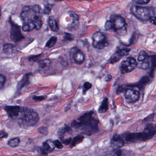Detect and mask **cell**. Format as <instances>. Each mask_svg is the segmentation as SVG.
Returning a JSON list of instances; mask_svg holds the SVG:
<instances>
[{"mask_svg": "<svg viewBox=\"0 0 156 156\" xmlns=\"http://www.w3.org/2000/svg\"><path fill=\"white\" fill-rule=\"evenodd\" d=\"M43 13L44 12L39 5L24 7L21 14L23 23V30L30 32L34 30L41 29L43 25Z\"/></svg>", "mask_w": 156, "mask_h": 156, "instance_id": "1", "label": "cell"}, {"mask_svg": "<svg viewBox=\"0 0 156 156\" xmlns=\"http://www.w3.org/2000/svg\"><path fill=\"white\" fill-rule=\"evenodd\" d=\"M99 121L94 111L86 112L76 120L71 123V126L76 129L81 130L84 134L91 136L98 131Z\"/></svg>", "mask_w": 156, "mask_h": 156, "instance_id": "2", "label": "cell"}, {"mask_svg": "<svg viewBox=\"0 0 156 156\" xmlns=\"http://www.w3.org/2000/svg\"><path fill=\"white\" fill-rule=\"evenodd\" d=\"M39 120V115L34 109L26 107L21 108L18 116V122L21 126H33L37 124Z\"/></svg>", "mask_w": 156, "mask_h": 156, "instance_id": "3", "label": "cell"}, {"mask_svg": "<svg viewBox=\"0 0 156 156\" xmlns=\"http://www.w3.org/2000/svg\"><path fill=\"white\" fill-rule=\"evenodd\" d=\"M132 14L138 20L142 21L150 20L154 16L155 9L152 7H143L133 5L130 9Z\"/></svg>", "mask_w": 156, "mask_h": 156, "instance_id": "4", "label": "cell"}, {"mask_svg": "<svg viewBox=\"0 0 156 156\" xmlns=\"http://www.w3.org/2000/svg\"><path fill=\"white\" fill-rule=\"evenodd\" d=\"M110 20L113 23L114 32L119 34L124 35L126 33V23L125 19L119 15H111Z\"/></svg>", "mask_w": 156, "mask_h": 156, "instance_id": "5", "label": "cell"}, {"mask_svg": "<svg viewBox=\"0 0 156 156\" xmlns=\"http://www.w3.org/2000/svg\"><path fill=\"white\" fill-rule=\"evenodd\" d=\"M73 133L71 128L67 125H65L62 127L61 128L58 130V136L62 142L65 145H69L72 141L71 137Z\"/></svg>", "mask_w": 156, "mask_h": 156, "instance_id": "6", "label": "cell"}, {"mask_svg": "<svg viewBox=\"0 0 156 156\" xmlns=\"http://www.w3.org/2000/svg\"><path fill=\"white\" fill-rule=\"evenodd\" d=\"M93 46L96 49L102 50L108 45L106 38L102 33L98 32L94 34L92 37Z\"/></svg>", "mask_w": 156, "mask_h": 156, "instance_id": "7", "label": "cell"}, {"mask_svg": "<svg viewBox=\"0 0 156 156\" xmlns=\"http://www.w3.org/2000/svg\"><path fill=\"white\" fill-rule=\"evenodd\" d=\"M137 66L136 61L133 57H128L122 62L120 71L122 73H129L133 71Z\"/></svg>", "mask_w": 156, "mask_h": 156, "instance_id": "8", "label": "cell"}, {"mask_svg": "<svg viewBox=\"0 0 156 156\" xmlns=\"http://www.w3.org/2000/svg\"><path fill=\"white\" fill-rule=\"evenodd\" d=\"M125 140L127 142H137L146 141L149 140L148 136L144 131L140 133H133L127 134L125 137Z\"/></svg>", "mask_w": 156, "mask_h": 156, "instance_id": "9", "label": "cell"}, {"mask_svg": "<svg viewBox=\"0 0 156 156\" xmlns=\"http://www.w3.org/2000/svg\"><path fill=\"white\" fill-rule=\"evenodd\" d=\"M70 55L74 62L78 65L82 64L85 60L84 55L77 47H73L71 49Z\"/></svg>", "mask_w": 156, "mask_h": 156, "instance_id": "10", "label": "cell"}, {"mask_svg": "<svg viewBox=\"0 0 156 156\" xmlns=\"http://www.w3.org/2000/svg\"><path fill=\"white\" fill-rule=\"evenodd\" d=\"M11 39L14 42L17 43L24 39V37L21 32L20 28L17 24H14L11 21Z\"/></svg>", "mask_w": 156, "mask_h": 156, "instance_id": "11", "label": "cell"}, {"mask_svg": "<svg viewBox=\"0 0 156 156\" xmlns=\"http://www.w3.org/2000/svg\"><path fill=\"white\" fill-rule=\"evenodd\" d=\"M55 147L54 141L51 139L46 140L43 143L42 146L40 148V152L41 154L46 155L52 152Z\"/></svg>", "mask_w": 156, "mask_h": 156, "instance_id": "12", "label": "cell"}, {"mask_svg": "<svg viewBox=\"0 0 156 156\" xmlns=\"http://www.w3.org/2000/svg\"><path fill=\"white\" fill-rule=\"evenodd\" d=\"M125 96L128 102L134 103L139 99V92L135 89H127L125 91Z\"/></svg>", "mask_w": 156, "mask_h": 156, "instance_id": "13", "label": "cell"}, {"mask_svg": "<svg viewBox=\"0 0 156 156\" xmlns=\"http://www.w3.org/2000/svg\"><path fill=\"white\" fill-rule=\"evenodd\" d=\"M8 116L11 118L19 116L21 108L18 105L6 106L3 108Z\"/></svg>", "mask_w": 156, "mask_h": 156, "instance_id": "14", "label": "cell"}, {"mask_svg": "<svg viewBox=\"0 0 156 156\" xmlns=\"http://www.w3.org/2000/svg\"><path fill=\"white\" fill-rule=\"evenodd\" d=\"M130 50L129 49H124L119 50L115 53L109 60V62L114 64L118 62L122 57L128 54Z\"/></svg>", "mask_w": 156, "mask_h": 156, "instance_id": "15", "label": "cell"}, {"mask_svg": "<svg viewBox=\"0 0 156 156\" xmlns=\"http://www.w3.org/2000/svg\"><path fill=\"white\" fill-rule=\"evenodd\" d=\"M110 143L112 146L117 148L122 147L125 144V142L122 138L116 134H115L113 136Z\"/></svg>", "mask_w": 156, "mask_h": 156, "instance_id": "16", "label": "cell"}, {"mask_svg": "<svg viewBox=\"0 0 156 156\" xmlns=\"http://www.w3.org/2000/svg\"><path fill=\"white\" fill-rule=\"evenodd\" d=\"M30 73L26 74L23 76V79L19 82L17 86L18 91H20L30 84Z\"/></svg>", "mask_w": 156, "mask_h": 156, "instance_id": "17", "label": "cell"}, {"mask_svg": "<svg viewBox=\"0 0 156 156\" xmlns=\"http://www.w3.org/2000/svg\"><path fill=\"white\" fill-rule=\"evenodd\" d=\"M38 64H39V68L41 71H47L51 66V61L49 59H44L39 61L38 62Z\"/></svg>", "mask_w": 156, "mask_h": 156, "instance_id": "18", "label": "cell"}, {"mask_svg": "<svg viewBox=\"0 0 156 156\" xmlns=\"http://www.w3.org/2000/svg\"><path fill=\"white\" fill-rule=\"evenodd\" d=\"M144 132L147 134L149 139L152 138L153 136L156 134V129L152 124H148L147 125L144 130Z\"/></svg>", "mask_w": 156, "mask_h": 156, "instance_id": "19", "label": "cell"}, {"mask_svg": "<svg viewBox=\"0 0 156 156\" xmlns=\"http://www.w3.org/2000/svg\"><path fill=\"white\" fill-rule=\"evenodd\" d=\"M150 65L151 66L150 75L151 77L154 76V71L156 67V56L155 55L149 57Z\"/></svg>", "mask_w": 156, "mask_h": 156, "instance_id": "20", "label": "cell"}, {"mask_svg": "<svg viewBox=\"0 0 156 156\" xmlns=\"http://www.w3.org/2000/svg\"><path fill=\"white\" fill-rule=\"evenodd\" d=\"M108 109V99L107 98H104L102 101L100 107L98 108V111L100 114L105 113Z\"/></svg>", "mask_w": 156, "mask_h": 156, "instance_id": "21", "label": "cell"}, {"mask_svg": "<svg viewBox=\"0 0 156 156\" xmlns=\"http://www.w3.org/2000/svg\"><path fill=\"white\" fill-rule=\"evenodd\" d=\"M84 139V136L83 135H81V134L76 136L72 140V142L70 144H71L70 147L73 148V147H75L77 144L82 142L83 140Z\"/></svg>", "mask_w": 156, "mask_h": 156, "instance_id": "22", "label": "cell"}, {"mask_svg": "<svg viewBox=\"0 0 156 156\" xmlns=\"http://www.w3.org/2000/svg\"><path fill=\"white\" fill-rule=\"evenodd\" d=\"M48 24H49L51 30L55 32L58 31V30H59L58 24L57 22L55 19L51 18H50L49 21H48Z\"/></svg>", "mask_w": 156, "mask_h": 156, "instance_id": "23", "label": "cell"}, {"mask_svg": "<svg viewBox=\"0 0 156 156\" xmlns=\"http://www.w3.org/2000/svg\"><path fill=\"white\" fill-rule=\"evenodd\" d=\"M149 81V78L148 76H143L139 82L136 85V87H138L141 90L142 88H144V86H145V85L148 83Z\"/></svg>", "mask_w": 156, "mask_h": 156, "instance_id": "24", "label": "cell"}, {"mask_svg": "<svg viewBox=\"0 0 156 156\" xmlns=\"http://www.w3.org/2000/svg\"><path fill=\"white\" fill-rule=\"evenodd\" d=\"M20 138L13 137L12 138L10 139L8 141V145L12 147H18L20 145Z\"/></svg>", "mask_w": 156, "mask_h": 156, "instance_id": "25", "label": "cell"}, {"mask_svg": "<svg viewBox=\"0 0 156 156\" xmlns=\"http://www.w3.org/2000/svg\"><path fill=\"white\" fill-rule=\"evenodd\" d=\"M13 46L11 44H7L3 46V51L4 54L6 55H10L13 51Z\"/></svg>", "mask_w": 156, "mask_h": 156, "instance_id": "26", "label": "cell"}, {"mask_svg": "<svg viewBox=\"0 0 156 156\" xmlns=\"http://www.w3.org/2000/svg\"><path fill=\"white\" fill-rule=\"evenodd\" d=\"M79 20L73 19V22L68 26V29L71 31L74 30L79 27Z\"/></svg>", "mask_w": 156, "mask_h": 156, "instance_id": "27", "label": "cell"}, {"mask_svg": "<svg viewBox=\"0 0 156 156\" xmlns=\"http://www.w3.org/2000/svg\"><path fill=\"white\" fill-rule=\"evenodd\" d=\"M56 41H57V37L56 36H53L50 38V40L47 41L45 46L48 48H51L55 45Z\"/></svg>", "mask_w": 156, "mask_h": 156, "instance_id": "28", "label": "cell"}, {"mask_svg": "<svg viewBox=\"0 0 156 156\" xmlns=\"http://www.w3.org/2000/svg\"><path fill=\"white\" fill-rule=\"evenodd\" d=\"M149 57L147 60L145 61H143V62H141V63L139 64L138 67L140 68H141L142 69H148L149 67H150V62L149 61Z\"/></svg>", "mask_w": 156, "mask_h": 156, "instance_id": "29", "label": "cell"}, {"mask_svg": "<svg viewBox=\"0 0 156 156\" xmlns=\"http://www.w3.org/2000/svg\"><path fill=\"white\" fill-rule=\"evenodd\" d=\"M149 56L147 53L144 51H141L140 52L138 57V61L139 62H143L148 58Z\"/></svg>", "mask_w": 156, "mask_h": 156, "instance_id": "30", "label": "cell"}, {"mask_svg": "<svg viewBox=\"0 0 156 156\" xmlns=\"http://www.w3.org/2000/svg\"><path fill=\"white\" fill-rule=\"evenodd\" d=\"M105 29L108 31L114 32V26L111 20H108L105 23Z\"/></svg>", "mask_w": 156, "mask_h": 156, "instance_id": "31", "label": "cell"}, {"mask_svg": "<svg viewBox=\"0 0 156 156\" xmlns=\"http://www.w3.org/2000/svg\"><path fill=\"white\" fill-rule=\"evenodd\" d=\"M92 85L89 82H87L84 83L83 85V94H85L87 90H89L92 88Z\"/></svg>", "mask_w": 156, "mask_h": 156, "instance_id": "32", "label": "cell"}, {"mask_svg": "<svg viewBox=\"0 0 156 156\" xmlns=\"http://www.w3.org/2000/svg\"><path fill=\"white\" fill-rule=\"evenodd\" d=\"M53 5L51 4H46L44 6V13L45 14H49L51 13V11Z\"/></svg>", "mask_w": 156, "mask_h": 156, "instance_id": "33", "label": "cell"}, {"mask_svg": "<svg viewBox=\"0 0 156 156\" xmlns=\"http://www.w3.org/2000/svg\"><path fill=\"white\" fill-rule=\"evenodd\" d=\"M6 77L5 76L2 75V74L0 75V87H1V89H2L5 85V83H6Z\"/></svg>", "mask_w": 156, "mask_h": 156, "instance_id": "34", "label": "cell"}, {"mask_svg": "<svg viewBox=\"0 0 156 156\" xmlns=\"http://www.w3.org/2000/svg\"><path fill=\"white\" fill-rule=\"evenodd\" d=\"M38 131L42 135H47L48 133V129L46 127L41 126L38 129Z\"/></svg>", "mask_w": 156, "mask_h": 156, "instance_id": "35", "label": "cell"}, {"mask_svg": "<svg viewBox=\"0 0 156 156\" xmlns=\"http://www.w3.org/2000/svg\"><path fill=\"white\" fill-rule=\"evenodd\" d=\"M133 1L135 4L144 5V4L148 3L150 1V0H133Z\"/></svg>", "mask_w": 156, "mask_h": 156, "instance_id": "36", "label": "cell"}, {"mask_svg": "<svg viewBox=\"0 0 156 156\" xmlns=\"http://www.w3.org/2000/svg\"><path fill=\"white\" fill-rule=\"evenodd\" d=\"M46 96H38L34 95L33 97V99L35 100V101H37V102L43 101V100L46 99Z\"/></svg>", "mask_w": 156, "mask_h": 156, "instance_id": "37", "label": "cell"}, {"mask_svg": "<svg viewBox=\"0 0 156 156\" xmlns=\"http://www.w3.org/2000/svg\"><path fill=\"white\" fill-rule=\"evenodd\" d=\"M54 142L55 145V147L57 148L62 149L63 148V146L62 144V142H61L58 140H54Z\"/></svg>", "mask_w": 156, "mask_h": 156, "instance_id": "38", "label": "cell"}, {"mask_svg": "<svg viewBox=\"0 0 156 156\" xmlns=\"http://www.w3.org/2000/svg\"><path fill=\"white\" fill-rule=\"evenodd\" d=\"M64 38L68 41H73L74 39V35L71 34L66 33L65 34Z\"/></svg>", "mask_w": 156, "mask_h": 156, "instance_id": "39", "label": "cell"}, {"mask_svg": "<svg viewBox=\"0 0 156 156\" xmlns=\"http://www.w3.org/2000/svg\"><path fill=\"white\" fill-rule=\"evenodd\" d=\"M111 154L113 155H116V156H120L122 155V152L119 150L115 149L112 151Z\"/></svg>", "mask_w": 156, "mask_h": 156, "instance_id": "40", "label": "cell"}, {"mask_svg": "<svg viewBox=\"0 0 156 156\" xmlns=\"http://www.w3.org/2000/svg\"><path fill=\"white\" fill-rule=\"evenodd\" d=\"M1 136H0V137L1 138H6L8 137V136H9V134H8V133L6 132V131H4V130H1Z\"/></svg>", "mask_w": 156, "mask_h": 156, "instance_id": "41", "label": "cell"}, {"mask_svg": "<svg viewBox=\"0 0 156 156\" xmlns=\"http://www.w3.org/2000/svg\"><path fill=\"white\" fill-rule=\"evenodd\" d=\"M150 22L151 23H152V24H154V25H156V17H152L151 19L150 20Z\"/></svg>", "mask_w": 156, "mask_h": 156, "instance_id": "42", "label": "cell"}, {"mask_svg": "<svg viewBox=\"0 0 156 156\" xmlns=\"http://www.w3.org/2000/svg\"><path fill=\"white\" fill-rule=\"evenodd\" d=\"M111 76L110 75H108L107 76L106 78V81H110V79H111Z\"/></svg>", "mask_w": 156, "mask_h": 156, "instance_id": "43", "label": "cell"}, {"mask_svg": "<svg viewBox=\"0 0 156 156\" xmlns=\"http://www.w3.org/2000/svg\"><path fill=\"white\" fill-rule=\"evenodd\" d=\"M54 1H55L61 2L63 0H54Z\"/></svg>", "mask_w": 156, "mask_h": 156, "instance_id": "44", "label": "cell"}]
</instances>
